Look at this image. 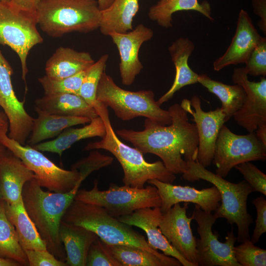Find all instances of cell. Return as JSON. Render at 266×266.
<instances>
[{
	"mask_svg": "<svg viewBox=\"0 0 266 266\" xmlns=\"http://www.w3.org/2000/svg\"><path fill=\"white\" fill-rule=\"evenodd\" d=\"M93 107L104 124L105 134L100 140L88 143L84 150L104 149L113 155L123 170L125 185L143 188L146 182L153 179L173 183L176 176L165 167L162 161L148 163L140 151L121 141L112 126L107 107L98 100Z\"/></svg>",
	"mask_w": 266,
	"mask_h": 266,
	"instance_id": "3957f363",
	"label": "cell"
},
{
	"mask_svg": "<svg viewBox=\"0 0 266 266\" xmlns=\"http://www.w3.org/2000/svg\"><path fill=\"white\" fill-rule=\"evenodd\" d=\"M29 266H67L66 262L57 259L47 249L25 250Z\"/></svg>",
	"mask_w": 266,
	"mask_h": 266,
	"instance_id": "60d3db41",
	"label": "cell"
},
{
	"mask_svg": "<svg viewBox=\"0 0 266 266\" xmlns=\"http://www.w3.org/2000/svg\"><path fill=\"white\" fill-rule=\"evenodd\" d=\"M198 82L220 100L225 122L233 116L245 101L246 93L240 85L226 84L211 79L206 74L199 75Z\"/></svg>",
	"mask_w": 266,
	"mask_h": 266,
	"instance_id": "4dcf8cb0",
	"label": "cell"
},
{
	"mask_svg": "<svg viewBox=\"0 0 266 266\" xmlns=\"http://www.w3.org/2000/svg\"><path fill=\"white\" fill-rule=\"evenodd\" d=\"M138 9V0H114L109 6L101 10V33L109 36L113 33L132 31L133 19Z\"/></svg>",
	"mask_w": 266,
	"mask_h": 266,
	"instance_id": "4316f807",
	"label": "cell"
},
{
	"mask_svg": "<svg viewBox=\"0 0 266 266\" xmlns=\"http://www.w3.org/2000/svg\"><path fill=\"white\" fill-rule=\"evenodd\" d=\"M188 203H179L162 213L159 227L171 245L193 266H198L196 238L191 228L192 216L187 215Z\"/></svg>",
	"mask_w": 266,
	"mask_h": 266,
	"instance_id": "2e32d148",
	"label": "cell"
},
{
	"mask_svg": "<svg viewBox=\"0 0 266 266\" xmlns=\"http://www.w3.org/2000/svg\"><path fill=\"white\" fill-rule=\"evenodd\" d=\"M171 117L169 125H162L146 119L142 131L120 129L116 133L142 153L160 157L171 173L186 171L187 162L197 161L199 137L195 123L188 120V113L175 103L167 110Z\"/></svg>",
	"mask_w": 266,
	"mask_h": 266,
	"instance_id": "6da1fadb",
	"label": "cell"
},
{
	"mask_svg": "<svg viewBox=\"0 0 266 266\" xmlns=\"http://www.w3.org/2000/svg\"><path fill=\"white\" fill-rule=\"evenodd\" d=\"M235 260L241 266H266V250L255 245L250 239L234 247Z\"/></svg>",
	"mask_w": 266,
	"mask_h": 266,
	"instance_id": "d590c367",
	"label": "cell"
},
{
	"mask_svg": "<svg viewBox=\"0 0 266 266\" xmlns=\"http://www.w3.org/2000/svg\"><path fill=\"white\" fill-rule=\"evenodd\" d=\"M266 159V145L255 132L238 135L225 125L222 126L215 142L212 161L216 167V174L225 178L239 164Z\"/></svg>",
	"mask_w": 266,
	"mask_h": 266,
	"instance_id": "8fae6325",
	"label": "cell"
},
{
	"mask_svg": "<svg viewBox=\"0 0 266 266\" xmlns=\"http://www.w3.org/2000/svg\"><path fill=\"white\" fill-rule=\"evenodd\" d=\"M248 75H266V39L262 37L245 63Z\"/></svg>",
	"mask_w": 266,
	"mask_h": 266,
	"instance_id": "f35d334b",
	"label": "cell"
},
{
	"mask_svg": "<svg viewBox=\"0 0 266 266\" xmlns=\"http://www.w3.org/2000/svg\"><path fill=\"white\" fill-rule=\"evenodd\" d=\"M113 0H97V1L100 9L101 10H103L109 6Z\"/></svg>",
	"mask_w": 266,
	"mask_h": 266,
	"instance_id": "7dc6e473",
	"label": "cell"
},
{
	"mask_svg": "<svg viewBox=\"0 0 266 266\" xmlns=\"http://www.w3.org/2000/svg\"><path fill=\"white\" fill-rule=\"evenodd\" d=\"M107 246L112 256L122 266H168L155 254L139 247L108 244Z\"/></svg>",
	"mask_w": 266,
	"mask_h": 266,
	"instance_id": "d6a6232c",
	"label": "cell"
},
{
	"mask_svg": "<svg viewBox=\"0 0 266 266\" xmlns=\"http://www.w3.org/2000/svg\"><path fill=\"white\" fill-rule=\"evenodd\" d=\"M7 124L8 121L5 114L0 112V128Z\"/></svg>",
	"mask_w": 266,
	"mask_h": 266,
	"instance_id": "c3c4849f",
	"label": "cell"
},
{
	"mask_svg": "<svg viewBox=\"0 0 266 266\" xmlns=\"http://www.w3.org/2000/svg\"><path fill=\"white\" fill-rule=\"evenodd\" d=\"M252 187L253 192H258L266 196V175L256 166L247 162L234 166Z\"/></svg>",
	"mask_w": 266,
	"mask_h": 266,
	"instance_id": "ab89813d",
	"label": "cell"
},
{
	"mask_svg": "<svg viewBox=\"0 0 266 266\" xmlns=\"http://www.w3.org/2000/svg\"><path fill=\"white\" fill-rule=\"evenodd\" d=\"M1 200H2V199L0 192V201H1Z\"/></svg>",
	"mask_w": 266,
	"mask_h": 266,
	"instance_id": "816d5d0a",
	"label": "cell"
},
{
	"mask_svg": "<svg viewBox=\"0 0 266 266\" xmlns=\"http://www.w3.org/2000/svg\"><path fill=\"white\" fill-rule=\"evenodd\" d=\"M86 69L75 75L61 79H53L46 75L38 79L44 95L59 94L79 95ZM79 96V95H78Z\"/></svg>",
	"mask_w": 266,
	"mask_h": 266,
	"instance_id": "e575fe53",
	"label": "cell"
},
{
	"mask_svg": "<svg viewBox=\"0 0 266 266\" xmlns=\"http://www.w3.org/2000/svg\"><path fill=\"white\" fill-rule=\"evenodd\" d=\"M8 124L0 128V142L19 158L35 175L42 188L49 191L66 193L80 186L79 172L61 168L32 146L22 145L7 134Z\"/></svg>",
	"mask_w": 266,
	"mask_h": 266,
	"instance_id": "9c48e42d",
	"label": "cell"
},
{
	"mask_svg": "<svg viewBox=\"0 0 266 266\" xmlns=\"http://www.w3.org/2000/svg\"><path fill=\"white\" fill-rule=\"evenodd\" d=\"M37 26L35 13L20 11L0 2V44L9 47L18 56L26 91L28 54L33 47L43 41Z\"/></svg>",
	"mask_w": 266,
	"mask_h": 266,
	"instance_id": "30bf717a",
	"label": "cell"
},
{
	"mask_svg": "<svg viewBox=\"0 0 266 266\" xmlns=\"http://www.w3.org/2000/svg\"><path fill=\"white\" fill-rule=\"evenodd\" d=\"M0 257L15 261L21 266L29 265L15 228L6 214L3 200L0 201Z\"/></svg>",
	"mask_w": 266,
	"mask_h": 266,
	"instance_id": "1f68e13d",
	"label": "cell"
},
{
	"mask_svg": "<svg viewBox=\"0 0 266 266\" xmlns=\"http://www.w3.org/2000/svg\"><path fill=\"white\" fill-rule=\"evenodd\" d=\"M86 266H122L112 256L107 244L99 237L91 245L89 249Z\"/></svg>",
	"mask_w": 266,
	"mask_h": 266,
	"instance_id": "74e56055",
	"label": "cell"
},
{
	"mask_svg": "<svg viewBox=\"0 0 266 266\" xmlns=\"http://www.w3.org/2000/svg\"><path fill=\"white\" fill-rule=\"evenodd\" d=\"M162 214L159 207H147L136 210L118 219L129 225L143 230L147 236L148 243L154 249H159L165 255L175 258L183 266H193L175 249L162 233L159 227Z\"/></svg>",
	"mask_w": 266,
	"mask_h": 266,
	"instance_id": "ffe728a7",
	"label": "cell"
},
{
	"mask_svg": "<svg viewBox=\"0 0 266 266\" xmlns=\"http://www.w3.org/2000/svg\"><path fill=\"white\" fill-rule=\"evenodd\" d=\"M34 178L33 172L8 150L0 160V192L2 200L9 204L20 201L24 185Z\"/></svg>",
	"mask_w": 266,
	"mask_h": 266,
	"instance_id": "44dd1931",
	"label": "cell"
},
{
	"mask_svg": "<svg viewBox=\"0 0 266 266\" xmlns=\"http://www.w3.org/2000/svg\"><path fill=\"white\" fill-rule=\"evenodd\" d=\"M194 48V43L185 37L178 38L168 47L175 68V76L170 89L157 101L160 106L167 101L182 88L198 82L199 75L190 67L188 63Z\"/></svg>",
	"mask_w": 266,
	"mask_h": 266,
	"instance_id": "7402d4cb",
	"label": "cell"
},
{
	"mask_svg": "<svg viewBox=\"0 0 266 266\" xmlns=\"http://www.w3.org/2000/svg\"><path fill=\"white\" fill-rule=\"evenodd\" d=\"M147 183L156 187L158 190L161 200L160 209L162 213L182 202L194 203L204 211L211 213L219 207L221 200L220 192L213 185L210 188L198 190L188 186L173 185L156 179H150Z\"/></svg>",
	"mask_w": 266,
	"mask_h": 266,
	"instance_id": "ac0fdd59",
	"label": "cell"
},
{
	"mask_svg": "<svg viewBox=\"0 0 266 266\" xmlns=\"http://www.w3.org/2000/svg\"><path fill=\"white\" fill-rule=\"evenodd\" d=\"M153 34L151 29L140 24L127 33H113L109 35L119 51V70L124 85H131L142 69L139 51L142 44L150 40Z\"/></svg>",
	"mask_w": 266,
	"mask_h": 266,
	"instance_id": "e0dca14e",
	"label": "cell"
},
{
	"mask_svg": "<svg viewBox=\"0 0 266 266\" xmlns=\"http://www.w3.org/2000/svg\"><path fill=\"white\" fill-rule=\"evenodd\" d=\"M108 59V55L104 54L86 69L80 88L78 95L93 107L97 101L96 92L98 86L104 71Z\"/></svg>",
	"mask_w": 266,
	"mask_h": 266,
	"instance_id": "836d02e7",
	"label": "cell"
},
{
	"mask_svg": "<svg viewBox=\"0 0 266 266\" xmlns=\"http://www.w3.org/2000/svg\"><path fill=\"white\" fill-rule=\"evenodd\" d=\"M76 185L66 193L44 191L34 178L24 186L22 197L25 209L47 250L65 261L66 253L59 235L62 218L79 190Z\"/></svg>",
	"mask_w": 266,
	"mask_h": 266,
	"instance_id": "7a4b0ae2",
	"label": "cell"
},
{
	"mask_svg": "<svg viewBox=\"0 0 266 266\" xmlns=\"http://www.w3.org/2000/svg\"><path fill=\"white\" fill-rule=\"evenodd\" d=\"M35 107L50 114L66 116L98 117L94 107L78 95L59 94L44 95L35 100Z\"/></svg>",
	"mask_w": 266,
	"mask_h": 266,
	"instance_id": "d4e9b609",
	"label": "cell"
},
{
	"mask_svg": "<svg viewBox=\"0 0 266 266\" xmlns=\"http://www.w3.org/2000/svg\"><path fill=\"white\" fill-rule=\"evenodd\" d=\"M182 177L190 182L204 180L214 185L220 193L221 203L213 215L217 219H226L228 223L237 226L238 242L250 239L249 228L253 219L248 212L247 200L253 191L245 180L231 182L208 170L197 160L187 162L186 171Z\"/></svg>",
	"mask_w": 266,
	"mask_h": 266,
	"instance_id": "5b68a950",
	"label": "cell"
},
{
	"mask_svg": "<svg viewBox=\"0 0 266 266\" xmlns=\"http://www.w3.org/2000/svg\"><path fill=\"white\" fill-rule=\"evenodd\" d=\"M11 0H0V2L6 3H9Z\"/></svg>",
	"mask_w": 266,
	"mask_h": 266,
	"instance_id": "f907efd6",
	"label": "cell"
},
{
	"mask_svg": "<svg viewBox=\"0 0 266 266\" xmlns=\"http://www.w3.org/2000/svg\"><path fill=\"white\" fill-rule=\"evenodd\" d=\"M255 14L261 18L258 23L260 29L266 33V0H251Z\"/></svg>",
	"mask_w": 266,
	"mask_h": 266,
	"instance_id": "7bdbcfd3",
	"label": "cell"
},
{
	"mask_svg": "<svg viewBox=\"0 0 266 266\" xmlns=\"http://www.w3.org/2000/svg\"><path fill=\"white\" fill-rule=\"evenodd\" d=\"M5 208L7 216L15 228L24 250L47 249L46 243L25 209L23 200L14 204L5 202Z\"/></svg>",
	"mask_w": 266,
	"mask_h": 266,
	"instance_id": "f1b7e54d",
	"label": "cell"
},
{
	"mask_svg": "<svg viewBox=\"0 0 266 266\" xmlns=\"http://www.w3.org/2000/svg\"><path fill=\"white\" fill-rule=\"evenodd\" d=\"M38 116L33 118L28 143L33 146L45 139L59 135L65 129L71 126L85 124L91 119L85 117L66 116L53 114L35 107Z\"/></svg>",
	"mask_w": 266,
	"mask_h": 266,
	"instance_id": "484cf974",
	"label": "cell"
},
{
	"mask_svg": "<svg viewBox=\"0 0 266 266\" xmlns=\"http://www.w3.org/2000/svg\"><path fill=\"white\" fill-rule=\"evenodd\" d=\"M62 220L83 227L95 233L108 245L134 246L153 253L165 261L168 266H180L175 258L159 252L151 247L144 236L134 230L132 226L109 215L102 207L74 200Z\"/></svg>",
	"mask_w": 266,
	"mask_h": 266,
	"instance_id": "277c9868",
	"label": "cell"
},
{
	"mask_svg": "<svg viewBox=\"0 0 266 266\" xmlns=\"http://www.w3.org/2000/svg\"><path fill=\"white\" fill-rule=\"evenodd\" d=\"M255 132L257 137L266 145V123L260 125Z\"/></svg>",
	"mask_w": 266,
	"mask_h": 266,
	"instance_id": "f6af8a7d",
	"label": "cell"
},
{
	"mask_svg": "<svg viewBox=\"0 0 266 266\" xmlns=\"http://www.w3.org/2000/svg\"><path fill=\"white\" fill-rule=\"evenodd\" d=\"M13 71L0 50V106L8 121V136L22 145L29 137L33 118L26 111L24 101L16 97L11 83Z\"/></svg>",
	"mask_w": 266,
	"mask_h": 266,
	"instance_id": "4fadbf2b",
	"label": "cell"
},
{
	"mask_svg": "<svg viewBox=\"0 0 266 266\" xmlns=\"http://www.w3.org/2000/svg\"><path fill=\"white\" fill-rule=\"evenodd\" d=\"M183 10H195L213 20L209 3L207 1L199 3L198 0H159L149 8L148 15L159 26L168 28L172 26V14Z\"/></svg>",
	"mask_w": 266,
	"mask_h": 266,
	"instance_id": "f546056e",
	"label": "cell"
},
{
	"mask_svg": "<svg viewBox=\"0 0 266 266\" xmlns=\"http://www.w3.org/2000/svg\"><path fill=\"white\" fill-rule=\"evenodd\" d=\"M192 217L198 224L200 238L196 239L198 266H241L235 259L233 248L237 241L232 229L227 233L225 241L218 239L212 227L217 218L211 213L202 210L195 204Z\"/></svg>",
	"mask_w": 266,
	"mask_h": 266,
	"instance_id": "7c38bea8",
	"label": "cell"
},
{
	"mask_svg": "<svg viewBox=\"0 0 266 266\" xmlns=\"http://www.w3.org/2000/svg\"><path fill=\"white\" fill-rule=\"evenodd\" d=\"M8 150L0 142V160L8 153Z\"/></svg>",
	"mask_w": 266,
	"mask_h": 266,
	"instance_id": "681fc988",
	"label": "cell"
},
{
	"mask_svg": "<svg viewBox=\"0 0 266 266\" xmlns=\"http://www.w3.org/2000/svg\"><path fill=\"white\" fill-rule=\"evenodd\" d=\"M262 37L248 13L241 9L231 43L224 54L214 62V69L219 71L231 65L245 63Z\"/></svg>",
	"mask_w": 266,
	"mask_h": 266,
	"instance_id": "d6986e66",
	"label": "cell"
},
{
	"mask_svg": "<svg viewBox=\"0 0 266 266\" xmlns=\"http://www.w3.org/2000/svg\"><path fill=\"white\" fill-rule=\"evenodd\" d=\"M74 200L101 207L117 218L138 209L161 205V198L153 185L137 188L112 183L108 189L101 191L97 180L91 190H78Z\"/></svg>",
	"mask_w": 266,
	"mask_h": 266,
	"instance_id": "ba28073f",
	"label": "cell"
},
{
	"mask_svg": "<svg viewBox=\"0 0 266 266\" xmlns=\"http://www.w3.org/2000/svg\"><path fill=\"white\" fill-rule=\"evenodd\" d=\"M59 235L66 253V262L70 266H86L91 245L99 238L83 227L62 221Z\"/></svg>",
	"mask_w": 266,
	"mask_h": 266,
	"instance_id": "603a6c76",
	"label": "cell"
},
{
	"mask_svg": "<svg viewBox=\"0 0 266 266\" xmlns=\"http://www.w3.org/2000/svg\"><path fill=\"white\" fill-rule=\"evenodd\" d=\"M244 67L233 70V83L241 86L246 93L243 105L233 117L238 125L253 133L260 125L266 123V79L263 76L258 82L251 81Z\"/></svg>",
	"mask_w": 266,
	"mask_h": 266,
	"instance_id": "9a60e30c",
	"label": "cell"
},
{
	"mask_svg": "<svg viewBox=\"0 0 266 266\" xmlns=\"http://www.w3.org/2000/svg\"><path fill=\"white\" fill-rule=\"evenodd\" d=\"M95 62L88 52L61 46L47 61L46 75L56 80L65 78L87 69Z\"/></svg>",
	"mask_w": 266,
	"mask_h": 266,
	"instance_id": "cb8c5ba5",
	"label": "cell"
},
{
	"mask_svg": "<svg viewBox=\"0 0 266 266\" xmlns=\"http://www.w3.org/2000/svg\"><path fill=\"white\" fill-rule=\"evenodd\" d=\"M96 99L106 107H110L117 117L123 121L144 117L162 125L171 123L168 111L161 108L152 91L133 92L123 89L105 71L98 86Z\"/></svg>",
	"mask_w": 266,
	"mask_h": 266,
	"instance_id": "52a82bcc",
	"label": "cell"
},
{
	"mask_svg": "<svg viewBox=\"0 0 266 266\" xmlns=\"http://www.w3.org/2000/svg\"><path fill=\"white\" fill-rule=\"evenodd\" d=\"M35 15L43 32L60 37L71 32L86 33L99 29L101 11L97 0H41Z\"/></svg>",
	"mask_w": 266,
	"mask_h": 266,
	"instance_id": "8992f818",
	"label": "cell"
},
{
	"mask_svg": "<svg viewBox=\"0 0 266 266\" xmlns=\"http://www.w3.org/2000/svg\"><path fill=\"white\" fill-rule=\"evenodd\" d=\"M113 161L112 157L101 154L97 151H93L88 157L72 165L71 169L79 172V181L82 183L92 172L110 165Z\"/></svg>",
	"mask_w": 266,
	"mask_h": 266,
	"instance_id": "8d00e7d4",
	"label": "cell"
},
{
	"mask_svg": "<svg viewBox=\"0 0 266 266\" xmlns=\"http://www.w3.org/2000/svg\"><path fill=\"white\" fill-rule=\"evenodd\" d=\"M252 203L256 208L257 218L250 240L256 244L262 235L266 232V200L263 196H260L254 199Z\"/></svg>",
	"mask_w": 266,
	"mask_h": 266,
	"instance_id": "b9f144b4",
	"label": "cell"
},
{
	"mask_svg": "<svg viewBox=\"0 0 266 266\" xmlns=\"http://www.w3.org/2000/svg\"><path fill=\"white\" fill-rule=\"evenodd\" d=\"M17 262L6 258L0 257V266H19Z\"/></svg>",
	"mask_w": 266,
	"mask_h": 266,
	"instance_id": "bcb514c9",
	"label": "cell"
},
{
	"mask_svg": "<svg viewBox=\"0 0 266 266\" xmlns=\"http://www.w3.org/2000/svg\"><path fill=\"white\" fill-rule=\"evenodd\" d=\"M41 0H11L9 4L14 8L23 11L35 13Z\"/></svg>",
	"mask_w": 266,
	"mask_h": 266,
	"instance_id": "ee69618b",
	"label": "cell"
},
{
	"mask_svg": "<svg viewBox=\"0 0 266 266\" xmlns=\"http://www.w3.org/2000/svg\"><path fill=\"white\" fill-rule=\"evenodd\" d=\"M105 134V127L101 118L98 116L91 119L89 124L80 128H68L55 139L39 143L32 146L41 152L58 154L61 157L63 152L77 141L88 138L102 137Z\"/></svg>",
	"mask_w": 266,
	"mask_h": 266,
	"instance_id": "83f0119b",
	"label": "cell"
},
{
	"mask_svg": "<svg viewBox=\"0 0 266 266\" xmlns=\"http://www.w3.org/2000/svg\"><path fill=\"white\" fill-rule=\"evenodd\" d=\"M180 104L193 117L199 137L197 161L206 167L213 160L215 142L225 123V115L221 108L208 112L203 111L200 99L197 96H193L190 100L184 99Z\"/></svg>",
	"mask_w": 266,
	"mask_h": 266,
	"instance_id": "5bb4252c",
	"label": "cell"
}]
</instances>
